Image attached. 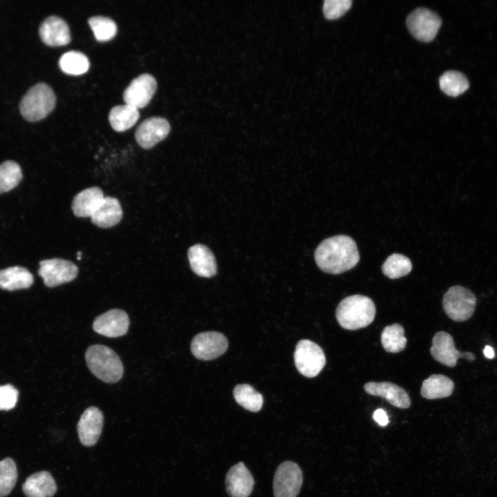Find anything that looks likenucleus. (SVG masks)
<instances>
[{
    "label": "nucleus",
    "instance_id": "1",
    "mask_svg": "<svg viewBox=\"0 0 497 497\" xmlns=\"http://www.w3.org/2000/svg\"><path fill=\"white\" fill-rule=\"evenodd\" d=\"M314 257L317 265L322 271L333 275L353 269L360 260L355 242L345 235L324 240L318 246Z\"/></svg>",
    "mask_w": 497,
    "mask_h": 497
},
{
    "label": "nucleus",
    "instance_id": "2",
    "mask_svg": "<svg viewBox=\"0 0 497 497\" xmlns=\"http://www.w3.org/2000/svg\"><path fill=\"white\" fill-rule=\"evenodd\" d=\"M373 301L362 295H353L342 300L335 310L338 324L344 329L357 330L369 325L374 320Z\"/></svg>",
    "mask_w": 497,
    "mask_h": 497
},
{
    "label": "nucleus",
    "instance_id": "3",
    "mask_svg": "<svg viewBox=\"0 0 497 497\" xmlns=\"http://www.w3.org/2000/svg\"><path fill=\"white\" fill-rule=\"evenodd\" d=\"M85 358L90 371L102 381L114 383L121 378L124 367L112 349L101 344L91 345L87 349Z\"/></svg>",
    "mask_w": 497,
    "mask_h": 497
},
{
    "label": "nucleus",
    "instance_id": "4",
    "mask_svg": "<svg viewBox=\"0 0 497 497\" xmlns=\"http://www.w3.org/2000/svg\"><path fill=\"white\" fill-rule=\"evenodd\" d=\"M55 103L56 97L52 88L45 83H39L23 97L19 110L27 121H37L52 111Z\"/></svg>",
    "mask_w": 497,
    "mask_h": 497
},
{
    "label": "nucleus",
    "instance_id": "5",
    "mask_svg": "<svg viewBox=\"0 0 497 497\" xmlns=\"http://www.w3.org/2000/svg\"><path fill=\"white\" fill-rule=\"evenodd\" d=\"M476 304L474 293L460 285L451 286L443 295V309L447 316L456 322L469 319L475 311Z\"/></svg>",
    "mask_w": 497,
    "mask_h": 497
},
{
    "label": "nucleus",
    "instance_id": "6",
    "mask_svg": "<svg viewBox=\"0 0 497 497\" xmlns=\"http://www.w3.org/2000/svg\"><path fill=\"white\" fill-rule=\"evenodd\" d=\"M293 356L297 369L307 378L318 376L326 364L323 350L309 340H302L297 343Z\"/></svg>",
    "mask_w": 497,
    "mask_h": 497
},
{
    "label": "nucleus",
    "instance_id": "7",
    "mask_svg": "<svg viewBox=\"0 0 497 497\" xmlns=\"http://www.w3.org/2000/svg\"><path fill=\"white\" fill-rule=\"evenodd\" d=\"M406 23L413 37L420 41L428 42L436 37L442 20L432 10L418 8L408 15Z\"/></svg>",
    "mask_w": 497,
    "mask_h": 497
},
{
    "label": "nucleus",
    "instance_id": "8",
    "mask_svg": "<svg viewBox=\"0 0 497 497\" xmlns=\"http://www.w3.org/2000/svg\"><path fill=\"white\" fill-rule=\"evenodd\" d=\"M302 472L295 462L285 461L276 469L273 479L275 497H296L302 484Z\"/></svg>",
    "mask_w": 497,
    "mask_h": 497
},
{
    "label": "nucleus",
    "instance_id": "9",
    "mask_svg": "<svg viewBox=\"0 0 497 497\" xmlns=\"http://www.w3.org/2000/svg\"><path fill=\"white\" fill-rule=\"evenodd\" d=\"M39 275L48 287H54L73 280L78 274L77 266L72 262L53 258L39 262Z\"/></svg>",
    "mask_w": 497,
    "mask_h": 497
},
{
    "label": "nucleus",
    "instance_id": "10",
    "mask_svg": "<svg viewBox=\"0 0 497 497\" xmlns=\"http://www.w3.org/2000/svg\"><path fill=\"white\" fill-rule=\"evenodd\" d=\"M228 348L226 338L221 333L207 331L196 335L191 342L193 355L202 360H211L221 356Z\"/></svg>",
    "mask_w": 497,
    "mask_h": 497
},
{
    "label": "nucleus",
    "instance_id": "11",
    "mask_svg": "<svg viewBox=\"0 0 497 497\" xmlns=\"http://www.w3.org/2000/svg\"><path fill=\"white\" fill-rule=\"evenodd\" d=\"M430 353L434 360L449 367H454L460 358L469 361L475 359L472 353L457 350L452 336L445 331H438L434 335Z\"/></svg>",
    "mask_w": 497,
    "mask_h": 497
},
{
    "label": "nucleus",
    "instance_id": "12",
    "mask_svg": "<svg viewBox=\"0 0 497 497\" xmlns=\"http://www.w3.org/2000/svg\"><path fill=\"white\" fill-rule=\"evenodd\" d=\"M156 88L155 77L150 74H142L135 78L125 89L123 98L126 104L141 108L150 102Z\"/></svg>",
    "mask_w": 497,
    "mask_h": 497
},
{
    "label": "nucleus",
    "instance_id": "13",
    "mask_svg": "<svg viewBox=\"0 0 497 497\" xmlns=\"http://www.w3.org/2000/svg\"><path fill=\"white\" fill-rule=\"evenodd\" d=\"M104 425V415L96 407H88L77 425L80 442L85 447L94 446L99 439Z\"/></svg>",
    "mask_w": 497,
    "mask_h": 497
},
{
    "label": "nucleus",
    "instance_id": "14",
    "mask_svg": "<svg viewBox=\"0 0 497 497\" xmlns=\"http://www.w3.org/2000/svg\"><path fill=\"white\" fill-rule=\"evenodd\" d=\"M129 324L128 315L124 310L113 309L97 316L93 322L92 328L100 335L117 338L127 333Z\"/></svg>",
    "mask_w": 497,
    "mask_h": 497
},
{
    "label": "nucleus",
    "instance_id": "15",
    "mask_svg": "<svg viewBox=\"0 0 497 497\" xmlns=\"http://www.w3.org/2000/svg\"><path fill=\"white\" fill-rule=\"evenodd\" d=\"M170 130V124L166 119L152 117L139 125L135 131V139L142 148L148 149L165 139Z\"/></svg>",
    "mask_w": 497,
    "mask_h": 497
},
{
    "label": "nucleus",
    "instance_id": "16",
    "mask_svg": "<svg viewBox=\"0 0 497 497\" xmlns=\"http://www.w3.org/2000/svg\"><path fill=\"white\" fill-rule=\"evenodd\" d=\"M225 483L231 497H248L253 489L254 479L245 465L240 462L230 468Z\"/></svg>",
    "mask_w": 497,
    "mask_h": 497
},
{
    "label": "nucleus",
    "instance_id": "17",
    "mask_svg": "<svg viewBox=\"0 0 497 497\" xmlns=\"http://www.w3.org/2000/svg\"><path fill=\"white\" fill-rule=\"evenodd\" d=\"M39 35L45 44L52 47L66 45L71 40L67 23L57 16L46 18L39 26Z\"/></svg>",
    "mask_w": 497,
    "mask_h": 497
},
{
    "label": "nucleus",
    "instance_id": "18",
    "mask_svg": "<svg viewBox=\"0 0 497 497\" xmlns=\"http://www.w3.org/2000/svg\"><path fill=\"white\" fill-rule=\"evenodd\" d=\"M364 389L371 396L384 398L396 407L407 409L411 406V399L408 393L396 384L389 382H369L364 385Z\"/></svg>",
    "mask_w": 497,
    "mask_h": 497
},
{
    "label": "nucleus",
    "instance_id": "19",
    "mask_svg": "<svg viewBox=\"0 0 497 497\" xmlns=\"http://www.w3.org/2000/svg\"><path fill=\"white\" fill-rule=\"evenodd\" d=\"M188 258L192 271L200 277H211L217 273L215 258L205 245L197 244L188 251Z\"/></svg>",
    "mask_w": 497,
    "mask_h": 497
},
{
    "label": "nucleus",
    "instance_id": "20",
    "mask_svg": "<svg viewBox=\"0 0 497 497\" xmlns=\"http://www.w3.org/2000/svg\"><path fill=\"white\" fill-rule=\"evenodd\" d=\"M26 497H52L57 489L52 475L47 471H41L28 476L22 485Z\"/></svg>",
    "mask_w": 497,
    "mask_h": 497
},
{
    "label": "nucleus",
    "instance_id": "21",
    "mask_svg": "<svg viewBox=\"0 0 497 497\" xmlns=\"http://www.w3.org/2000/svg\"><path fill=\"white\" fill-rule=\"evenodd\" d=\"M104 196L97 186L86 188L77 193L72 202V210L78 217H91L99 206Z\"/></svg>",
    "mask_w": 497,
    "mask_h": 497
},
{
    "label": "nucleus",
    "instance_id": "22",
    "mask_svg": "<svg viewBox=\"0 0 497 497\" xmlns=\"http://www.w3.org/2000/svg\"><path fill=\"white\" fill-rule=\"evenodd\" d=\"M122 215L119 200L113 197H104L90 219L98 227L106 228L118 224L122 218Z\"/></svg>",
    "mask_w": 497,
    "mask_h": 497
},
{
    "label": "nucleus",
    "instance_id": "23",
    "mask_svg": "<svg viewBox=\"0 0 497 497\" xmlns=\"http://www.w3.org/2000/svg\"><path fill=\"white\" fill-rule=\"evenodd\" d=\"M33 281L32 273L21 266H12L0 271V289L4 290L28 289Z\"/></svg>",
    "mask_w": 497,
    "mask_h": 497
},
{
    "label": "nucleus",
    "instance_id": "24",
    "mask_svg": "<svg viewBox=\"0 0 497 497\" xmlns=\"http://www.w3.org/2000/svg\"><path fill=\"white\" fill-rule=\"evenodd\" d=\"M454 389V383L449 378L433 374L422 382L420 393L425 398L433 400L450 396Z\"/></svg>",
    "mask_w": 497,
    "mask_h": 497
},
{
    "label": "nucleus",
    "instance_id": "25",
    "mask_svg": "<svg viewBox=\"0 0 497 497\" xmlns=\"http://www.w3.org/2000/svg\"><path fill=\"white\" fill-rule=\"evenodd\" d=\"M139 117L138 108L128 104L113 107L108 116L112 128L117 132H123L131 128Z\"/></svg>",
    "mask_w": 497,
    "mask_h": 497
},
{
    "label": "nucleus",
    "instance_id": "26",
    "mask_svg": "<svg viewBox=\"0 0 497 497\" xmlns=\"http://www.w3.org/2000/svg\"><path fill=\"white\" fill-rule=\"evenodd\" d=\"M402 325L395 323L384 328L381 333V344L389 353H398L405 349L407 340Z\"/></svg>",
    "mask_w": 497,
    "mask_h": 497
},
{
    "label": "nucleus",
    "instance_id": "27",
    "mask_svg": "<svg viewBox=\"0 0 497 497\" xmlns=\"http://www.w3.org/2000/svg\"><path fill=\"white\" fill-rule=\"evenodd\" d=\"M233 396L237 404L250 411H259L263 405L261 393L247 384L236 385L233 389Z\"/></svg>",
    "mask_w": 497,
    "mask_h": 497
},
{
    "label": "nucleus",
    "instance_id": "28",
    "mask_svg": "<svg viewBox=\"0 0 497 497\" xmlns=\"http://www.w3.org/2000/svg\"><path fill=\"white\" fill-rule=\"evenodd\" d=\"M439 85L446 95L451 97H456L463 93L469 86L466 77L456 70L445 72L439 79Z\"/></svg>",
    "mask_w": 497,
    "mask_h": 497
},
{
    "label": "nucleus",
    "instance_id": "29",
    "mask_svg": "<svg viewBox=\"0 0 497 497\" xmlns=\"http://www.w3.org/2000/svg\"><path fill=\"white\" fill-rule=\"evenodd\" d=\"M59 66L66 74L79 75L88 71L90 63L84 54L72 50L61 55L59 60Z\"/></svg>",
    "mask_w": 497,
    "mask_h": 497
},
{
    "label": "nucleus",
    "instance_id": "30",
    "mask_svg": "<svg viewBox=\"0 0 497 497\" xmlns=\"http://www.w3.org/2000/svg\"><path fill=\"white\" fill-rule=\"evenodd\" d=\"M412 269L411 260L402 254L389 255L382 266L383 274L390 279H397L409 274Z\"/></svg>",
    "mask_w": 497,
    "mask_h": 497
},
{
    "label": "nucleus",
    "instance_id": "31",
    "mask_svg": "<svg viewBox=\"0 0 497 497\" xmlns=\"http://www.w3.org/2000/svg\"><path fill=\"white\" fill-rule=\"evenodd\" d=\"M22 178L20 166L13 161L0 165V193L8 192L18 185Z\"/></svg>",
    "mask_w": 497,
    "mask_h": 497
},
{
    "label": "nucleus",
    "instance_id": "32",
    "mask_svg": "<svg viewBox=\"0 0 497 497\" xmlns=\"http://www.w3.org/2000/svg\"><path fill=\"white\" fill-rule=\"evenodd\" d=\"M88 23L99 41H107L112 39L117 33V25L110 18L103 16H95L88 19Z\"/></svg>",
    "mask_w": 497,
    "mask_h": 497
},
{
    "label": "nucleus",
    "instance_id": "33",
    "mask_svg": "<svg viewBox=\"0 0 497 497\" xmlns=\"http://www.w3.org/2000/svg\"><path fill=\"white\" fill-rule=\"evenodd\" d=\"M17 480V469L14 461L6 458L0 461V497L8 495Z\"/></svg>",
    "mask_w": 497,
    "mask_h": 497
},
{
    "label": "nucleus",
    "instance_id": "34",
    "mask_svg": "<svg viewBox=\"0 0 497 497\" xmlns=\"http://www.w3.org/2000/svg\"><path fill=\"white\" fill-rule=\"evenodd\" d=\"M351 0H325L323 12L327 19H337L344 14L351 8Z\"/></svg>",
    "mask_w": 497,
    "mask_h": 497
},
{
    "label": "nucleus",
    "instance_id": "35",
    "mask_svg": "<svg viewBox=\"0 0 497 497\" xmlns=\"http://www.w3.org/2000/svg\"><path fill=\"white\" fill-rule=\"evenodd\" d=\"M19 392L12 384L0 385V411L13 409L18 400Z\"/></svg>",
    "mask_w": 497,
    "mask_h": 497
},
{
    "label": "nucleus",
    "instance_id": "36",
    "mask_svg": "<svg viewBox=\"0 0 497 497\" xmlns=\"http://www.w3.org/2000/svg\"><path fill=\"white\" fill-rule=\"evenodd\" d=\"M374 420L380 426H386L389 423L387 412L382 409H378L373 413Z\"/></svg>",
    "mask_w": 497,
    "mask_h": 497
},
{
    "label": "nucleus",
    "instance_id": "37",
    "mask_svg": "<svg viewBox=\"0 0 497 497\" xmlns=\"http://www.w3.org/2000/svg\"><path fill=\"white\" fill-rule=\"evenodd\" d=\"M483 353L487 358L491 359L494 357V349L490 346L487 345L483 350Z\"/></svg>",
    "mask_w": 497,
    "mask_h": 497
}]
</instances>
